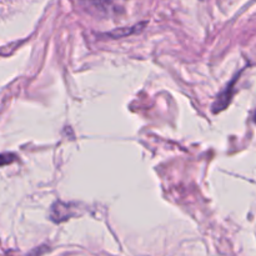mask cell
Wrapping results in <instances>:
<instances>
[{"mask_svg":"<svg viewBox=\"0 0 256 256\" xmlns=\"http://www.w3.org/2000/svg\"><path fill=\"white\" fill-rule=\"evenodd\" d=\"M238 76H239V75H238ZM238 76H235L234 80H232V82H230V84L228 85V86L225 88L222 92H220L219 96H218L216 100H215L214 105H212V112H222V110H224L225 108L229 105L230 100H232V98L234 84H235V82H236Z\"/></svg>","mask_w":256,"mask_h":256,"instance_id":"1","label":"cell"},{"mask_svg":"<svg viewBox=\"0 0 256 256\" xmlns=\"http://www.w3.org/2000/svg\"><path fill=\"white\" fill-rule=\"evenodd\" d=\"M136 29H139L138 26H132V28H124V30L122 29H118V30H114V32H109L108 34V36H112V38H122V36H126V35H130L132 34V32H136Z\"/></svg>","mask_w":256,"mask_h":256,"instance_id":"2","label":"cell"},{"mask_svg":"<svg viewBox=\"0 0 256 256\" xmlns=\"http://www.w3.org/2000/svg\"><path fill=\"white\" fill-rule=\"evenodd\" d=\"M15 160V155L12 154H0V166L12 164Z\"/></svg>","mask_w":256,"mask_h":256,"instance_id":"3","label":"cell"},{"mask_svg":"<svg viewBox=\"0 0 256 256\" xmlns=\"http://www.w3.org/2000/svg\"><path fill=\"white\" fill-rule=\"evenodd\" d=\"M255 122H256V115H255Z\"/></svg>","mask_w":256,"mask_h":256,"instance_id":"4","label":"cell"}]
</instances>
